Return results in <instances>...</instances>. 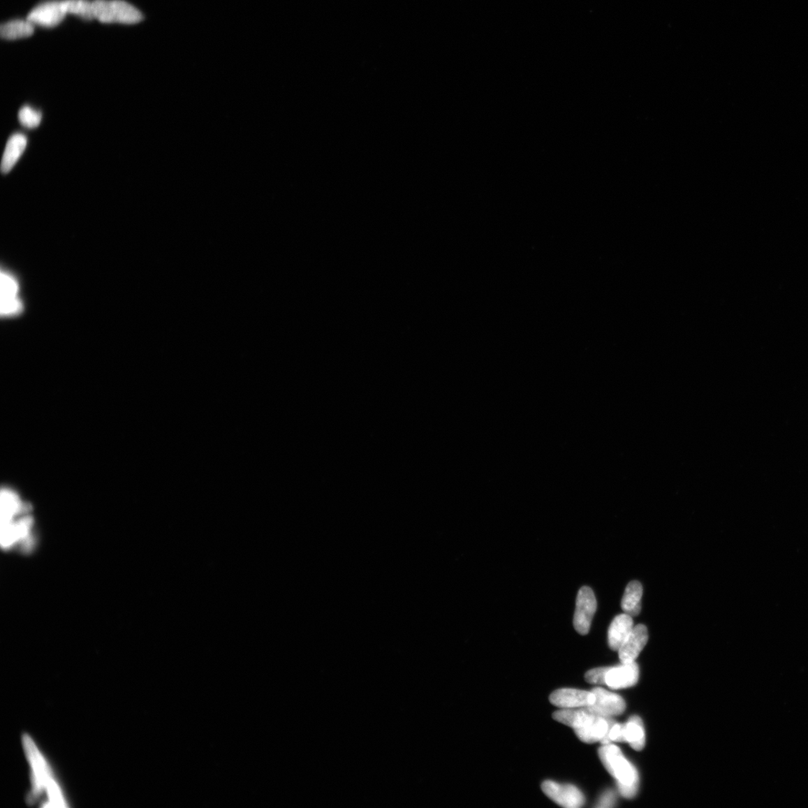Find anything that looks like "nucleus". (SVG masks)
<instances>
[{
	"label": "nucleus",
	"instance_id": "nucleus-15",
	"mask_svg": "<svg viewBox=\"0 0 808 808\" xmlns=\"http://www.w3.org/2000/svg\"><path fill=\"white\" fill-rule=\"evenodd\" d=\"M27 145L26 135L15 133L10 136L6 146L1 163V171L3 174L8 173L13 170L21 155L23 154Z\"/></svg>",
	"mask_w": 808,
	"mask_h": 808
},
{
	"label": "nucleus",
	"instance_id": "nucleus-3",
	"mask_svg": "<svg viewBox=\"0 0 808 808\" xmlns=\"http://www.w3.org/2000/svg\"><path fill=\"white\" fill-rule=\"evenodd\" d=\"M92 4L94 16L101 23L134 24L143 19L138 9L122 0H94Z\"/></svg>",
	"mask_w": 808,
	"mask_h": 808
},
{
	"label": "nucleus",
	"instance_id": "nucleus-16",
	"mask_svg": "<svg viewBox=\"0 0 808 808\" xmlns=\"http://www.w3.org/2000/svg\"><path fill=\"white\" fill-rule=\"evenodd\" d=\"M625 740L636 751L643 750L645 747V731L641 718L633 716L624 723Z\"/></svg>",
	"mask_w": 808,
	"mask_h": 808
},
{
	"label": "nucleus",
	"instance_id": "nucleus-8",
	"mask_svg": "<svg viewBox=\"0 0 808 808\" xmlns=\"http://www.w3.org/2000/svg\"><path fill=\"white\" fill-rule=\"evenodd\" d=\"M66 13L60 1H51L36 7L27 17L31 24L44 27H54L65 18Z\"/></svg>",
	"mask_w": 808,
	"mask_h": 808
},
{
	"label": "nucleus",
	"instance_id": "nucleus-20",
	"mask_svg": "<svg viewBox=\"0 0 808 808\" xmlns=\"http://www.w3.org/2000/svg\"><path fill=\"white\" fill-rule=\"evenodd\" d=\"M18 119L24 127L33 129L38 127L41 122V114L30 107L25 106L18 112Z\"/></svg>",
	"mask_w": 808,
	"mask_h": 808
},
{
	"label": "nucleus",
	"instance_id": "nucleus-7",
	"mask_svg": "<svg viewBox=\"0 0 808 808\" xmlns=\"http://www.w3.org/2000/svg\"><path fill=\"white\" fill-rule=\"evenodd\" d=\"M596 697L594 704L587 707L590 710L605 717L622 715L626 710V703L623 698L602 688L596 687L592 691Z\"/></svg>",
	"mask_w": 808,
	"mask_h": 808
},
{
	"label": "nucleus",
	"instance_id": "nucleus-2",
	"mask_svg": "<svg viewBox=\"0 0 808 808\" xmlns=\"http://www.w3.org/2000/svg\"><path fill=\"white\" fill-rule=\"evenodd\" d=\"M599 757L606 770L617 780L621 794L626 799L633 798L639 785V776L634 765L626 760L620 749L610 743L600 749Z\"/></svg>",
	"mask_w": 808,
	"mask_h": 808
},
{
	"label": "nucleus",
	"instance_id": "nucleus-13",
	"mask_svg": "<svg viewBox=\"0 0 808 808\" xmlns=\"http://www.w3.org/2000/svg\"><path fill=\"white\" fill-rule=\"evenodd\" d=\"M633 627L632 616L626 613L616 616L608 629V642L610 647L618 652Z\"/></svg>",
	"mask_w": 808,
	"mask_h": 808
},
{
	"label": "nucleus",
	"instance_id": "nucleus-11",
	"mask_svg": "<svg viewBox=\"0 0 808 808\" xmlns=\"http://www.w3.org/2000/svg\"><path fill=\"white\" fill-rule=\"evenodd\" d=\"M18 285L16 280L7 272L1 274V314L3 316H12L22 309L18 297Z\"/></svg>",
	"mask_w": 808,
	"mask_h": 808
},
{
	"label": "nucleus",
	"instance_id": "nucleus-14",
	"mask_svg": "<svg viewBox=\"0 0 808 808\" xmlns=\"http://www.w3.org/2000/svg\"><path fill=\"white\" fill-rule=\"evenodd\" d=\"M597 714L587 707L562 709L553 713L555 721L564 723L574 730L583 728L589 723Z\"/></svg>",
	"mask_w": 808,
	"mask_h": 808
},
{
	"label": "nucleus",
	"instance_id": "nucleus-1",
	"mask_svg": "<svg viewBox=\"0 0 808 808\" xmlns=\"http://www.w3.org/2000/svg\"><path fill=\"white\" fill-rule=\"evenodd\" d=\"M24 746L34 770L33 791L29 795V802H34L47 791L52 806L66 807L65 800L59 786L52 778V772L42 755L38 750L33 740L29 736L24 737Z\"/></svg>",
	"mask_w": 808,
	"mask_h": 808
},
{
	"label": "nucleus",
	"instance_id": "nucleus-12",
	"mask_svg": "<svg viewBox=\"0 0 808 808\" xmlns=\"http://www.w3.org/2000/svg\"><path fill=\"white\" fill-rule=\"evenodd\" d=\"M614 723L611 717L596 715L586 726L575 729L574 731L576 736L583 742L595 743L601 742L605 738Z\"/></svg>",
	"mask_w": 808,
	"mask_h": 808
},
{
	"label": "nucleus",
	"instance_id": "nucleus-4",
	"mask_svg": "<svg viewBox=\"0 0 808 808\" xmlns=\"http://www.w3.org/2000/svg\"><path fill=\"white\" fill-rule=\"evenodd\" d=\"M596 601L589 587H583L577 595L573 625L581 635L589 633L592 619L596 610Z\"/></svg>",
	"mask_w": 808,
	"mask_h": 808
},
{
	"label": "nucleus",
	"instance_id": "nucleus-21",
	"mask_svg": "<svg viewBox=\"0 0 808 808\" xmlns=\"http://www.w3.org/2000/svg\"><path fill=\"white\" fill-rule=\"evenodd\" d=\"M611 742H626L624 737V723H614L601 741L603 744H610Z\"/></svg>",
	"mask_w": 808,
	"mask_h": 808
},
{
	"label": "nucleus",
	"instance_id": "nucleus-9",
	"mask_svg": "<svg viewBox=\"0 0 808 808\" xmlns=\"http://www.w3.org/2000/svg\"><path fill=\"white\" fill-rule=\"evenodd\" d=\"M648 641L647 629L645 625L639 624L633 627L632 632L629 635L626 641L618 649L619 658L622 663L635 662L640 653Z\"/></svg>",
	"mask_w": 808,
	"mask_h": 808
},
{
	"label": "nucleus",
	"instance_id": "nucleus-22",
	"mask_svg": "<svg viewBox=\"0 0 808 808\" xmlns=\"http://www.w3.org/2000/svg\"><path fill=\"white\" fill-rule=\"evenodd\" d=\"M610 668V667H603L587 671L585 675V680L592 684L604 685L605 684L606 674Z\"/></svg>",
	"mask_w": 808,
	"mask_h": 808
},
{
	"label": "nucleus",
	"instance_id": "nucleus-10",
	"mask_svg": "<svg viewBox=\"0 0 808 808\" xmlns=\"http://www.w3.org/2000/svg\"><path fill=\"white\" fill-rule=\"evenodd\" d=\"M639 668L636 662L622 663L621 666L610 667L605 677V684L614 689L632 687L638 683Z\"/></svg>",
	"mask_w": 808,
	"mask_h": 808
},
{
	"label": "nucleus",
	"instance_id": "nucleus-19",
	"mask_svg": "<svg viewBox=\"0 0 808 808\" xmlns=\"http://www.w3.org/2000/svg\"><path fill=\"white\" fill-rule=\"evenodd\" d=\"M61 3L66 15H75L87 20L96 18L92 2L88 0H64Z\"/></svg>",
	"mask_w": 808,
	"mask_h": 808
},
{
	"label": "nucleus",
	"instance_id": "nucleus-17",
	"mask_svg": "<svg viewBox=\"0 0 808 808\" xmlns=\"http://www.w3.org/2000/svg\"><path fill=\"white\" fill-rule=\"evenodd\" d=\"M642 594L643 587L641 583L633 581L628 584L622 602V610L626 614L632 617L639 615L641 612Z\"/></svg>",
	"mask_w": 808,
	"mask_h": 808
},
{
	"label": "nucleus",
	"instance_id": "nucleus-5",
	"mask_svg": "<svg viewBox=\"0 0 808 808\" xmlns=\"http://www.w3.org/2000/svg\"><path fill=\"white\" fill-rule=\"evenodd\" d=\"M542 790L550 800L566 808H579L585 802L583 793L571 784L545 781L542 784Z\"/></svg>",
	"mask_w": 808,
	"mask_h": 808
},
{
	"label": "nucleus",
	"instance_id": "nucleus-18",
	"mask_svg": "<svg viewBox=\"0 0 808 808\" xmlns=\"http://www.w3.org/2000/svg\"><path fill=\"white\" fill-rule=\"evenodd\" d=\"M34 33V26L28 20H16L3 24L0 27L1 37L7 40H15L31 36Z\"/></svg>",
	"mask_w": 808,
	"mask_h": 808
},
{
	"label": "nucleus",
	"instance_id": "nucleus-23",
	"mask_svg": "<svg viewBox=\"0 0 808 808\" xmlns=\"http://www.w3.org/2000/svg\"><path fill=\"white\" fill-rule=\"evenodd\" d=\"M615 802L616 797L614 792L612 791H608L603 794L599 801H598L596 807L603 808L612 807L615 805Z\"/></svg>",
	"mask_w": 808,
	"mask_h": 808
},
{
	"label": "nucleus",
	"instance_id": "nucleus-6",
	"mask_svg": "<svg viewBox=\"0 0 808 808\" xmlns=\"http://www.w3.org/2000/svg\"><path fill=\"white\" fill-rule=\"evenodd\" d=\"M596 697L592 691L575 689L556 690L550 696L552 704L561 709H573L590 707L594 704Z\"/></svg>",
	"mask_w": 808,
	"mask_h": 808
}]
</instances>
